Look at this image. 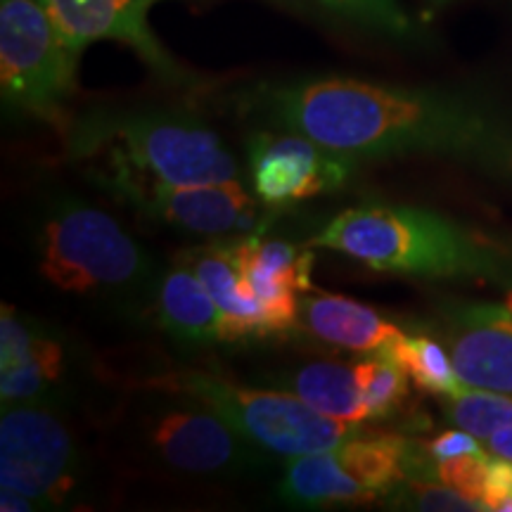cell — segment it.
<instances>
[{
    "label": "cell",
    "mask_w": 512,
    "mask_h": 512,
    "mask_svg": "<svg viewBox=\"0 0 512 512\" xmlns=\"http://www.w3.org/2000/svg\"><path fill=\"white\" fill-rule=\"evenodd\" d=\"M64 145L112 197L147 183L240 181L219 133L181 105L91 107L69 121Z\"/></svg>",
    "instance_id": "7a4b0ae2"
},
{
    "label": "cell",
    "mask_w": 512,
    "mask_h": 512,
    "mask_svg": "<svg viewBox=\"0 0 512 512\" xmlns=\"http://www.w3.org/2000/svg\"><path fill=\"white\" fill-rule=\"evenodd\" d=\"M356 380L361 387L368 420H387L401 411L411 377L394 356L377 351V354H370L368 361L358 363Z\"/></svg>",
    "instance_id": "7402d4cb"
},
{
    "label": "cell",
    "mask_w": 512,
    "mask_h": 512,
    "mask_svg": "<svg viewBox=\"0 0 512 512\" xmlns=\"http://www.w3.org/2000/svg\"><path fill=\"white\" fill-rule=\"evenodd\" d=\"M411 439L361 432L342 444L292 458L278 496L294 508H332L384 501L408 477Z\"/></svg>",
    "instance_id": "52a82bcc"
},
{
    "label": "cell",
    "mask_w": 512,
    "mask_h": 512,
    "mask_svg": "<svg viewBox=\"0 0 512 512\" xmlns=\"http://www.w3.org/2000/svg\"><path fill=\"white\" fill-rule=\"evenodd\" d=\"M275 5H283V8H292V10H304L309 5V0H271Z\"/></svg>",
    "instance_id": "f1b7e54d"
},
{
    "label": "cell",
    "mask_w": 512,
    "mask_h": 512,
    "mask_svg": "<svg viewBox=\"0 0 512 512\" xmlns=\"http://www.w3.org/2000/svg\"><path fill=\"white\" fill-rule=\"evenodd\" d=\"M484 446L491 456L503 458V460H508V463H512V425L491 434V437L484 441Z\"/></svg>",
    "instance_id": "4316f807"
},
{
    "label": "cell",
    "mask_w": 512,
    "mask_h": 512,
    "mask_svg": "<svg viewBox=\"0 0 512 512\" xmlns=\"http://www.w3.org/2000/svg\"><path fill=\"white\" fill-rule=\"evenodd\" d=\"M240 268L249 290L271 313L275 332H290L299 323V299L311 292V271L316 254L283 240H261L245 235L235 240Z\"/></svg>",
    "instance_id": "5bb4252c"
},
{
    "label": "cell",
    "mask_w": 512,
    "mask_h": 512,
    "mask_svg": "<svg viewBox=\"0 0 512 512\" xmlns=\"http://www.w3.org/2000/svg\"><path fill=\"white\" fill-rule=\"evenodd\" d=\"M152 297L159 325L171 337L188 344L226 342L219 306L188 264L176 259L174 268L159 275Z\"/></svg>",
    "instance_id": "e0dca14e"
},
{
    "label": "cell",
    "mask_w": 512,
    "mask_h": 512,
    "mask_svg": "<svg viewBox=\"0 0 512 512\" xmlns=\"http://www.w3.org/2000/svg\"><path fill=\"white\" fill-rule=\"evenodd\" d=\"M230 105L264 128L299 133L351 164L437 155L512 174V126L465 93L316 74L259 81L230 95Z\"/></svg>",
    "instance_id": "6da1fadb"
},
{
    "label": "cell",
    "mask_w": 512,
    "mask_h": 512,
    "mask_svg": "<svg viewBox=\"0 0 512 512\" xmlns=\"http://www.w3.org/2000/svg\"><path fill=\"white\" fill-rule=\"evenodd\" d=\"M249 176L256 200L290 207L349 183L354 164L299 133L259 128L247 140Z\"/></svg>",
    "instance_id": "8fae6325"
},
{
    "label": "cell",
    "mask_w": 512,
    "mask_h": 512,
    "mask_svg": "<svg viewBox=\"0 0 512 512\" xmlns=\"http://www.w3.org/2000/svg\"><path fill=\"white\" fill-rule=\"evenodd\" d=\"M64 41L83 53L98 41L124 43L169 88H200V76L183 67L150 27V12L162 0H41Z\"/></svg>",
    "instance_id": "9c48e42d"
},
{
    "label": "cell",
    "mask_w": 512,
    "mask_h": 512,
    "mask_svg": "<svg viewBox=\"0 0 512 512\" xmlns=\"http://www.w3.org/2000/svg\"><path fill=\"white\" fill-rule=\"evenodd\" d=\"M72 432L55 403H22L0 411V486L29 496L38 508H55L76 486Z\"/></svg>",
    "instance_id": "ba28073f"
},
{
    "label": "cell",
    "mask_w": 512,
    "mask_h": 512,
    "mask_svg": "<svg viewBox=\"0 0 512 512\" xmlns=\"http://www.w3.org/2000/svg\"><path fill=\"white\" fill-rule=\"evenodd\" d=\"M150 384L166 394L204 403L261 451L278 458L309 456L366 432L361 425L318 413L297 394L249 389L202 370H171Z\"/></svg>",
    "instance_id": "5b68a950"
},
{
    "label": "cell",
    "mask_w": 512,
    "mask_h": 512,
    "mask_svg": "<svg viewBox=\"0 0 512 512\" xmlns=\"http://www.w3.org/2000/svg\"><path fill=\"white\" fill-rule=\"evenodd\" d=\"M41 275L74 294L150 297L155 261L114 216L72 197L55 202L41 228Z\"/></svg>",
    "instance_id": "277c9868"
},
{
    "label": "cell",
    "mask_w": 512,
    "mask_h": 512,
    "mask_svg": "<svg viewBox=\"0 0 512 512\" xmlns=\"http://www.w3.org/2000/svg\"><path fill=\"white\" fill-rule=\"evenodd\" d=\"M491 453H467V456H456L437 463V479L456 489L470 501H475L484 510V491H486V472H489Z\"/></svg>",
    "instance_id": "d4e9b609"
},
{
    "label": "cell",
    "mask_w": 512,
    "mask_h": 512,
    "mask_svg": "<svg viewBox=\"0 0 512 512\" xmlns=\"http://www.w3.org/2000/svg\"><path fill=\"white\" fill-rule=\"evenodd\" d=\"M380 351L394 356L411 377V382L422 392L444 399V396H453L465 389L448 349L430 335H406V332H401L394 342H389Z\"/></svg>",
    "instance_id": "ffe728a7"
},
{
    "label": "cell",
    "mask_w": 512,
    "mask_h": 512,
    "mask_svg": "<svg viewBox=\"0 0 512 512\" xmlns=\"http://www.w3.org/2000/svg\"><path fill=\"white\" fill-rule=\"evenodd\" d=\"M178 261L188 264L214 297L223 316L226 342H238V339L245 337L278 335L271 313L254 297L245 275H242L235 240H216L211 245L185 249V252L178 254Z\"/></svg>",
    "instance_id": "9a60e30c"
},
{
    "label": "cell",
    "mask_w": 512,
    "mask_h": 512,
    "mask_svg": "<svg viewBox=\"0 0 512 512\" xmlns=\"http://www.w3.org/2000/svg\"><path fill=\"white\" fill-rule=\"evenodd\" d=\"M36 508L38 505L29 496L19 494L15 489H8V486H0V510L3 512H31Z\"/></svg>",
    "instance_id": "83f0119b"
},
{
    "label": "cell",
    "mask_w": 512,
    "mask_h": 512,
    "mask_svg": "<svg viewBox=\"0 0 512 512\" xmlns=\"http://www.w3.org/2000/svg\"><path fill=\"white\" fill-rule=\"evenodd\" d=\"M297 325L332 347L358 351V354H377L403 332L375 309L342 294L304 292L299 299Z\"/></svg>",
    "instance_id": "2e32d148"
},
{
    "label": "cell",
    "mask_w": 512,
    "mask_h": 512,
    "mask_svg": "<svg viewBox=\"0 0 512 512\" xmlns=\"http://www.w3.org/2000/svg\"><path fill=\"white\" fill-rule=\"evenodd\" d=\"M482 444L484 441H479L475 434L458 430L456 427V430H446V432H441L439 437L427 441L425 448H427V453H430V458L434 460V465H437V463H441V460L484 451L486 446H482Z\"/></svg>",
    "instance_id": "484cf974"
},
{
    "label": "cell",
    "mask_w": 512,
    "mask_h": 512,
    "mask_svg": "<svg viewBox=\"0 0 512 512\" xmlns=\"http://www.w3.org/2000/svg\"><path fill=\"white\" fill-rule=\"evenodd\" d=\"M389 508L396 510H430V512H458L482 510L475 501L458 494L456 489L437 477H406L384 498Z\"/></svg>",
    "instance_id": "cb8c5ba5"
},
{
    "label": "cell",
    "mask_w": 512,
    "mask_h": 512,
    "mask_svg": "<svg viewBox=\"0 0 512 512\" xmlns=\"http://www.w3.org/2000/svg\"><path fill=\"white\" fill-rule=\"evenodd\" d=\"M441 337L465 387L512 394V290L498 304L448 311Z\"/></svg>",
    "instance_id": "4fadbf2b"
},
{
    "label": "cell",
    "mask_w": 512,
    "mask_h": 512,
    "mask_svg": "<svg viewBox=\"0 0 512 512\" xmlns=\"http://www.w3.org/2000/svg\"><path fill=\"white\" fill-rule=\"evenodd\" d=\"M188 401V406L157 413L147 427V439L159 460L190 475H235L266 463V451L223 415L200 401Z\"/></svg>",
    "instance_id": "30bf717a"
},
{
    "label": "cell",
    "mask_w": 512,
    "mask_h": 512,
    "mask_svg": "<svg viewBox=\"0 0 512 512\" xmlns=\"http://www.w3.org/2000/svg\"><path fill=\"white\" fill-rule=\"evenodd\" d=\"M287 389L328 418L351 425H363L368 420L356 380V366L332 361L309 363L287 377Z\"/></svg>",
    "instance_id": "d6986e66"
},
{
    "label": "cell",
    "mask_w": 512,
    "mask_h": 512,
    "mask_svg": "<svg viewBox=\"0 0 512 512\" xmlns=\"http://www.w3.org/2000/svg\"><path fill=\"white\" fill-rule=\"evenodd\" d=\"M313 3L358 29L392 41H413L418 34L411 15L403 10L399 0H313Z\"/></svg>",
    "instance_id": "603a6c76"
},
{
    "label": "cell",
    "mask_w": 512,
    "mask_h": 512,
    "mask_svg": "<svg viewBox=\"0 0 512 512\" xmlns=\"http://www.w3.org/2000/svg\"><path fill=\"white\" fill-rule=\"evenodd\" d=\"M81 55L41 0H0V93L5 107L67 131Z\"/></svg>",
    "instance_id": "8992f818"
},
{
    "label": "cell",
    "mask_w": 512,
    "mask_h": 512,
    "mask_svg": "<svg viewBox=\"0 0 512 512\" xmlns=\"http://www.w3.org/2000/svg\"><path fill=\"white\" fill-rule=\"evenodd\" d=\"M441 411L453 427L486 441L494 432L512 425V394L465 387L463 392L444 396Z\"/></svg>",
    "instance_id": "44dd1931"
},
{
    "label": "cell",
    "mask_w": 512,
    "mask_h": 512,
    "mask_svg": "<svg viewBox=\"0 0 512 512\" xmlns=\"http://www.w3.org/2000/svg\"><path fill=\"white\" fill-rule=\"evenodd\" d=\"M311 247L339 252L380 273L413 278H505L512 256L475 230L418 207L366 204L342 211Z\"/></svg>",
    "instance_id": "3957f363"
},
{
    "label": "cell",
    "mask_w": 512,
    "mask_h": 512,
    "mask_svg": "<svg viewBox=\"0 0 512 512\" xmlns=\"http://www.w3.org/2000/svg\"><path fill=\"white\" fill-rule=\"evenodd\" d=\"M62 375V344L34 325L15 349L0 358V406L57 403Z\"/></svg>",
    "instance_id": "ac0fdd59"
},
{
    "label": "cell",
    "mask_w": 512,
    "mask_h": 512,
    "mask_svg": "<svg viewBox=\"0 0 512 512\" xmlns=\"http://www.w3.org/2000/svg\"><path fill=\"white\" fill-rule=\"evenodd\" d=\"M128 204L145 219L162 221L185 233L223 238L256 226L254 200L240 181L230 183H147L121 192Z\"/></svg>",
    "instance_id": "7c38bea8"
}]
</instances>
